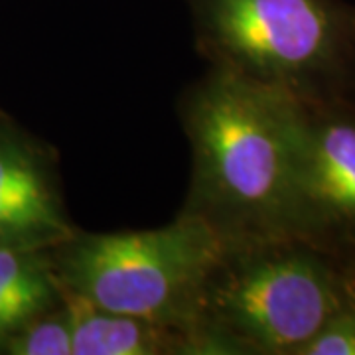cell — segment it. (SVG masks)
<instances>
[{
	"mask_svg": "<svg viewBox=\"0 0 355 355\" xmlns=\"http://www.w3.org/2000/svg\"><path fill=\"white\" fill-rule=\"evenodd\" d=\"M302 103L286 87L223 73L207 83L191 111L207 193L284 239L310 237L298 184Z\"/></svg>",
	"mask_w": 355,
	"mask_h": 355,
	"instance_id": "obj_1",
	"label": "cell"
},
{
	"mask_svg": "<svg viewBox=\"0 0 355 355\" xmlns=\"http://www.w3.org/2000/svg\"><path fill=\"white\" fill-rule=\"evenodd\" d=\"M223 254L209 223L191 217L153 231L87 237L67 257L76 294L109 312L164 322L205 284Z\"/></svg>",
	"mask_w": 355,
	"mask_h": 355,
	"instance_id": "obj_2",
	"label": "cell"
},
{
	"mask_svg": "<svg viewBox=\"0 0 355 355\" xmlns=\"http://www.w3.org/2000/svg\"><path fill=\"white\" fill-rule=\"evenodd\" d=\"M216 42L253 77L320 101L355 53V12L334 0H205Z\"/></svg>",
	"mask_w": 355,
	"mask_h": 355,
	"instance_id": "obj_3",
	"label": "cell"
},
{
	"mask_svg": "<svg viewBox=\"0 0 355 355\" xmlns=\"http://www.w3.org/2000/svg\"><path fill=\"white\" fill-rule=\"evenodd\" d=\"M349 298L334 266L292 239L237 268L217 288L214 306L254 347L296 355Z\"/></svg>",
	"mask_w": 355,
	"mask_h": 355,
	"instance_id": "obj_4",
	"label": "cell"
},
{
	"mask_svg": "<svg viewBox=\"0 0 355 355\" xmlns=\"http://www.w3.org/2000/svg\"><path fill=\"white\" fill-rule=\"evenodd\" d=\"M298 184L308 235H355V119L304 99Z\"/></svg>",
	"mask_w": 355,
	"mask_h": 355,
	"instance_id": "obj_5",
	"label": "cell"
},
{
	"mask_svg": "<svg viewBox=\"0 0 355 355\" xmlns=\"http://www.w3.org/2000/svg\"><path fill=\"white\" fill-rule=\"evenodd\" d=\"M64 219L30 158L0 146V243H42L64 235Z\"/></svg>",
	"mask_w": 355,
	"mask_h": 355,
	"instance_id": "obj_6",
	"label": "cell"
},
{
	"mask_svg": "<svg viewBox=\"0 0 355 355\" xmlns=\"http://www.w3.org/2000/svg\"><path fill=\"white\" fill-rule=\"evenodd\" d=\"M73 336V355H150L160 352V334L142 318L99 308L73 294L67 306Z\"/></svg>",
	"mask_w": 355,
	"mask_h": 355,
	"instance_id": "obj_7",
	"label": "cell"
},
{
	"mask_svg": "<svg viewBox=\"0 0 355 355\" xmlns=\"http://www.w3.org/2000/svg\"><path fill=\"white\" fill-rule=\"evenodd\" d=\"M0 292L20 298L40 312L50 304L51 286L46 272L30 257L0 245Z\"/></svg>",
	"mask_w": 355,
	"mask_h": 355,
	"instance_id": "obj_8",
	"label": "cell"
},
{
	"mask_svg": "<svg viewBox=\"0 0 355 355\" xmlns=\"http://www.w3.org/2000/svg\"><path fill=\"white\" fill-rule=\"evenodd\" d=\"M10 352L16 355H73L71 320L67 310L18 334L10 342Z\"/></svg>",
	"mask_w": 355,
	"mask_h": 355,
	"instance_id": "obj_9",
	"label": "cell"
},
{
	"mask_svg": "<svg viewBox=\"0 0 355 355\" xmlns=\"http://www.w3.org/2000/svg\"><path fill=\"white\" fill-rule=\"evenodd\" d=\"M296 355H355V298H349Z\"/></svg>",
	"mask_w": 355,
	"mask_h": 355,
	"instance_id": "obj_10",
	"label": "cell"
},
{
	"mask_svg": "<svg viewBox=\"0 0 355 355\" xmlns=\"http://www.w3.org/2000/svg\"><path fill=\"white\" fill-rule=\"evenodd\" d=\"M38 312V308H34L24 300L0 292V334L18 330L20 326H24L26 322Z\"/></svg>",
	"mask_w": 355,
	"mask_h": 355,
	"instance_id": "obj_11",
	"label": "cell"
}]
</instances>
